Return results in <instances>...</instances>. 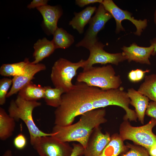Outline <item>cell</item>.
<instances>
[{"label":"cell","mask_w":156,"mask_h":156,"mask_svg":"<svg viewBox=\"0 0 156 156\" xmlns=\"http://www.w3.org/2000/svg\"><path fill=\"white\" fill-rule=\"evenodd\" d=\"M14 144L15 147L18 150H22L25 148L27 144L25 136L22 133L18 134L14 138Z\"/></svg>","instance_id":"4316f807"},{"label":"cell","mask_w":156,"mask_h":156,"mask_svg":"<svg viewBox=\"0 0 156 156\" xmlns=\"http://www.w3.org/2000/svg\"><path fill=\"white\" fill-rule=\"evenodd\" d=\"M138 91L149 99L156 102V74L145 76L144 81Z\"/></svg>","instance_id":"7402d4cb"},{"label":"cell","mask_w":156,"mask_h":156,"mask_svg":"<svg viewBox=\"0 0 156 156\" xmlns=\"http://www.w3.org/2000/svg\"><path fill=\"white\" fill-rule=\"evenodd\" d=\"M150 43L151 45L154 47V51L152 55H154L156 54V37L151 39L150 40Z\"/></svg>","instance_id":"836d02e7"},{"label":"cell","mask_w":156,"mask_h":156,"mask_svg":"<svg viewBox=\"0 0 156 156\" xmlns=\"http://www.w3.org/2000/svg\"><path fill=\"white\" fill-rule=\"evenodd\" d=\"M53 35L52 41L55 49H66L74 42V36L62 28L57 27Z\"/></svg>","instance_id":"44dd1931"},{"label":"cell","mask_w":156,"mask_h":156,"mask_svg":"<svg viewBox=\"0 0 156 156\" xmlns=\"http://www.w3.org/2000/svg\"><path fill=\"white\" fill-rule=\"evenodd\" d=\"M127 92L130 100V104L135 107L138 118L143 124L146 111L149 103V99L133 88L129 89Z\"/></svg>","instance_id":"9a60e30c"},{"label":"cell","mask_w":156,"mask_h":156,"mask_svg":"<svg viewBox=\"0 0 156 156\" xmlns=\"http://www.w3.org/2000/svg\"><path fill=\"white\" fill-rule=\"evenodd\" d=\"M106 114L105 109H93L81 115L79 120L74 124L64 126L55 125L52 136L63 142H78L85 149L93 130L107 122Z\"/></svg>","instance_id":"7a4b0ae2"},{"label":"cell","mask_w":156,"mask_h":156,"mask_svg":"<svg viewBox=\"0 0 156 156\" xmlns=\"http://www.w3.org/2000/svg\"><path fill=\"white\" fill-rule=\"evenodd\" d=\"M146 150L150 156H156V143Z\"/></svg>","instance_id":"d6a6232c"},{"label":"cell","mask_w":156,"mask_h":156,"mask_svg":"<svg viewBox=\"0 0 156 156\" xmlns=\"http://www.w3.org/2000/svg\"><path fill=\"white\" fill-rule=\"evenodd\" d=\"M105 46V45L98 41L88 49L90 55L86 60V63L83 68V70L89 68L95 64H111L118 65L127 60L122 52L111 53L105 51L103 49Z\"/></svg>","instance_id":"30bf717a"},{"label":"cell","mask_w":156,"mask_h":156,"mask_svg":"<svg viewBox=\"0 0 156 156\" xmlns=\"http://www.w3.org/2000/svg\"><path fill=\"white\" fill-rule=\"evenodd\" d=\"M2 156H12V151L10 150H7Z\"/></svg>","instance_id":"e575fe53"},{"label":"cell","mask_w":156,"mask_h":156,"mask_svg":"<svg viewBox=\"0 0 156 156\" xmlns=\"http://www.w3.org/2000/svg\"><path fill=\"white\" fill-rule=\"evenodd\" d=\"M46 69L45 65L42 63L34 64L29 61L26 65L23 74L13 77L12 85L6 97H9L18 92L23 88L31 82L35 75Z\"/></svg>","instance_id":"8fae6325"},{"label":"cell","mask_w":156,"mask_h":156,"mask_svg":"<svg viewBox=\"0 0 156 156\" xmlns=\"http://www.w3.org/2000/svg\"><path fill=\"white\" fill-rule=\"evenodd\" d=\"M29 61L26 58L24 60L20 62L3 64L0 68V74L6 77L19 75L23 74L26 65Z\"/></svg>","instance_id":"603a6c76"},{"label":"cell","mask_w":156,"mask_h":156,"mask_svg":"<svg viewBox=\"0 0 156 156\" xmlns=\"http://www.w3.org/2000/svg\"><path fill=\"white\" fill-rule=\"evenodd\" d=\"M34 48L33 56L34 60L31 62L34 64L39 63L52 54L55 49L52 40L50 41L46 38L39 39L34 44Z\"/></svg>","instance_id":"e0dca14e"},{"label":"cell","mask_w":156,"mask_h":156,"mask_svg":"<svg viewBox=\"0 0 156 156\" xmlns=\"http://www.w3.org/2000/svg\"><path fill=\"white\" fill-rule=\"evenodd\" d=\"M110 137L108 132L103 133L99 126L95 128L84 149L83 156H100L109 142Z\"/></svg>","instance_id":"7c38bea8"},{"label":"cell","mask_w":156,"mask_h":156,"mask_svg":"<svg viewBox=\"0 0 156 156\" xmlns=\"http://www.w3.org/2000/svg\"><path fill=\"white\" fill-rule=\"evenodd\" d=\"M150 71V70L148 69L145 70L139 69L133 70L131 73V78L134 83L138 82L143 79L146 73Z\"/></svg>","instance_id":"83f0119b"},{"label":"cell","mask_w":156,"mask_h":156,"mask_svg":"<svg viewBox=\"0 0 156 156\" xmlns=\"http://www.w3.org/2000/svg\"><path fill=\"white\" fill-rule=\"evenodd\" d=\"M127 151L121 156H150L146 149L143 147L134 144L127 143Z\"/></svg>","instance_id":"d4e9b609"},{"label":"cell","mask_w":156,"mask_h":156,"mask_svg":"<svg viewBox=\"0 0 156 156\" xmlns=\"http://www.w3.org/2000/svg\"><path fill=\"white\" fill-rule=\"evenodd\" d=\"M156 125V119L153 118L146 124L139 127L133 126L128 120H124L120 125L119 135L123 141L131 140L147 149L156 143V135L152 131Z\"/></svg>","instance_id":"5b68a950"},{"label":"cell","mask_w":156,"mask_h":156,"mask_svg":"<svg viewBox=\"0 0 156 156\" xmlns=\"http://www.w3.org/2000/svg\"><path fill=\"white\" fill-rule=\"evenodd\" d=\"M113 18L112 15L100 3L94 15L89 22V26L83 39L76 45L77 47H83L88 50L98 41V33L105 27L106 23Z\"/></svg>","instance_id":"52a82bcc"},{"label":"cell","mask_w":156,"mask_h":156,"mask_svg":"<svg viewBox=\"0 0 156 156\" xmlns=\"http://www.w3.org/2000/svg\"><path fill=\"white\" fill-rule=\"evenodd\" d=\"M121 49L122 51V53L128 62L133 61L141 64H151L149 59L153 52L154 47L153 46L140 47L134 42L129 47L123 46Z\"/></svg>","instance_id":"4fadbf2b"},{"label":"cell","mask_w":156,"mask_h":156,"mask_svg":"<svg viewBox=\"0 0 156 156\" xmlns=\"http://www.w3.org/2000/svg\"><path fill=\"white\" fill-rule=\"evenodd\" d=\"M116 74L110 64L102 67L92 66L80 73L76 80L77 82L107 90L118 88L122 83L120 76Z\"/></svg>","instance_id":"277c9868"},{"label":"cell","mask_w":156,"mask_h":156,"mask_svg":"<svg viewBox=\"0 0 156 156\" xmlns=\"http://www.w3.org/2000/svg\"><path fill=\"white\" fill-rule=\"evenodd\" d=\"M124 141L119 134H113L100 156H118L125 152L128 147L125 145Z\"/></svg>","instance_id":"ac0fdd59"},{"label":"cell","mask_w":156,"mask_h":156,"mask_svg":"<svg viewBox=\"0 0 156 156\" xmlns=\"http://www.w3.org/2000/svg\"><path fill=\"white\" fill-rule=\"evenodd\" d=\"M15 119L11 117L5 109L0 107V139L5 140L13 134L16 126Z\"/></svg>","instance_id":"d6986e66"},{"label":"cell","mask_w":156,"mask_h":156,"mask_svg":"<svg viewBox=\"0 0 156 156\" xmlns=\"http://www.w3.org/2000/svg\"><path fill=\"white\" fill-rule=\"evenodd\" d=\"M105 9L112 16L115 21V32L118 34L121 31H125L122 24L124 20H128L135 26L136 31L134 34L138 36L141 35L142 33L147 27L148 21L146 19L138 20L132 16V14L127 10H124L119 7L112 0H104L101 3Z\"/></svg>","instance_id":"9c48e42d"},{"label":"cell","mask_w":156,"mask_h":156,"mask_svg":"<svg viewBox=\"0 0 156 156\" xmlns=\"http://www.w3.org/2000/svg\"></svg>","instance_id":"8d00e7d4"},{"label":"cell","mask_w":156,"mask_h":156,"mask_svg":"<svg viewBox=\"0 0 156 156\" xmlns=\"http://www.w3.org/2000/svg\"><path fill=\"white\" fill-rule=\"evenodd\" d=\"M97 8L95 6H88L80 12H75V16L69 22V25L76 29L79 34H83L84 27L89 23Z\"/></svg>","instance_id":"2e32d148"},{"label":"cell","mask_w":156,"mask_h":156,"mask_svg":"<svg viewBox=\"0 0 156 156\" xmlns=\"http://www.w3.org/2000/svg\"><path fill=\"white\" fill-rule=\"evenodd\" d=\"M129 104V98L122 87L103 90L77 82L70 90L62 95L61 103L54 112V123L68 126L73 124L77 116L87 112L109 105L125 109Z\"/></svg>","instance_id":"6da1fadb"},{"label":"cell","mask_w":156,"mask_h":156,"mask_svg":"<svg viewBox=\"0 0 156 156\" xmlns=\"http://www.w3.org/2000/svg\"><path fill=\"white\" fill-rule=\"evenodd\" d=\"M42 16L44 23L50 34H53L58 27L57 23L62 14L59 6L47 5L37 8Z\"/></svg>","instance_id":"5bb4252c"},{"label":"cell","mask_w":156,"mask_h":156,"mask_svg":"<svg viewBox=\"0 0 156 156\" xmlns=\"http://www.w3.org/2000/svg\"><path fill=\"white\" fill-rule=\"evenodd\" d=\"M84 151V148L80 144H74L70 156H81L83 155Z\"/></svg>","instance_id":"f546056e"},{"label":"cell","mask_w":156,"mask_h":156,"mask_svg":"<svg viewBox=\"0 0 156 156\" xmlns=\"http://www.w3.org/2000/svg\"><path fill=\"white\" fill-rule=\"evenodd\" d=\"M86 63V60L83 59L76 63L64 58L57 60L52 67L51 75L55 88L62 89L64 93L70 90L73 87L72 80L76 75L77 70L80 67L83 68Z\"/></svg>","instance_id":"8992f818"},{"label":"cell","mask_w":156,"mask_h":156,"mask_svg":"<svg viewBox=\"0 0 156 156\" xmlns=\"http://www.w3.org/2000/svg\"><path fill=\"white\" fill-rule=\"evenodd\" d=\"M40 156H70L73 148L52 136L37 138L31 144Z\"/></svg>","instance_id":"ba28073f"},{"label":"cell","mask_w":156,"mask_h":156,"mask_svg":"<svg viewBox=\"0 0 156 156\" xmlns=\"http://www.w3.org/2000/svg\"><path fill=\"white\" fill-rule=\"evenodd\" d=\"M12 83V79L4 78L0 80V105H3L5 103L8 91Z\"/></svg>","instance_id":"484cf974"},{"label":"cell","mask_w":156,"mask_h":156,"mask_svg":"<svg viewBox=\"0 0 156 156\" xmlns=\"http://www.w3.org/2000/svg\"><path fill=\"white\" fill-rule=\"evenodd\" d=\"M48 1L47 0H33L27 6L29 9L38 8L47 5Z\"/></svg>","instance_id":"4dcf8cb0"},{"label":"cell","mask_w":156,"mask_h":156,"mask_svg":"<svg viewBox=\"0 0 156 156\" xmlns=\"http://www.w3.org/2000/svg\"><path fill=\"white\" fill-rule=\"evenodd\" d=\"M154 22L156 26V7L154 14Z\"/></svg>","instance_id":"d590c367"},{"label":"cell","mask_w":156,"mask_h":156,"mask_svg":"<svg viewBox=\"0 0 156 156\" xmlns=\"http://www.w3.org/2000/svg\"><path fill=\"white\" fill-rule=\"evenodd\" d=\"M44 87L31 82L19 90L18 95L27 101H36L44 98Z\"/></svg>","instance_id":"ffe728a7"},{"label":"cell","mask_w":156,"mask_h":156,"mask_svg":"<svg viewBox=\"0 0 156 156\" xmlns=\"http://www.w3.org/2000/svg\"><path fill=\"white\" fill-rule=\"evenodd\" d=\"M145 114L147 116L156 119V102L151 101L146 111Z\"/></svg>","instance_id":"f1b7e54d"},{"label":"cell","mask_w":156,"mask_h":156,"mask_svg":"<svg viewBox=\"0 0 156 156\" xmlns=\"http://www.w3.org/2000/svg\"><path fill=\"white\" fill-rule=\"evenodd\" d=\"M44 101L48 105L57 108L60 105L62 95L64 93L60 88H52L50 86H44Z\"/></svg>","instance_id":"cb8c5ba5"},{"label":"cell","mask_w":156,"mask_h":156,"mask_svg":"<svg viewBox=\"0 0 156 156\" xmlns=\"http://www.w3.org/2000/svg\"><path fill=\"white\" fill-rule=\"evenodd\" d=\"M41 105L40 102L27 101L18 95L16 99L10 101L8 107L9 115L16 121L21 120L26 125L30 135L31 144L37 138L54 135L52 133H47L41 130L34 122L32 116L33 111Z\"/></svg>","instance_id":"3957f363"},{"label":"cell","mask_w":156,"mask_h":156,"mask_svg":"<svg viewBox=\"0 0 156 156\" xmlns=\"http://www.w3.org/2000/svg\"><path fill=\"white\" fill-rule=\"evenodd\" d=\"M103 1V0H76L75 3L79 7H83L86 5L95 3H101Z\"/></svg>","instance_id":"1f68e13d"}]
</instances>
